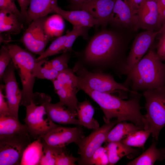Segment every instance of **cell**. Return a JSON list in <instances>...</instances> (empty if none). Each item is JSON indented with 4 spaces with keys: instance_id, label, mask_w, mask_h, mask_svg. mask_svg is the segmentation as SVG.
Returning a JSON list of instances; mask_svg holds the SVG:
<instances>
[{
    "instance_id": "44dd1931",
    "label": "cell",
    "mask_w": 165,
    "mask_h": 165,
    "mask_svg": "<svg viewBox=\"0 0 165 165\" xmlns=\"http://www.w3.org/2000/svg\"><path fill=\"white\" fill-rule=\"evenodd\" d=\"M95 109L90 102L86 99L79 102L77 109L79 126L96 130L100 128L98 121L94 118Z\"/></svg>"
},
{
    "instance_id": "f6af8a7d",
    "label": "cell",
    "mask_w": 165,
    "mask_h": 165,
    "mask_svg": "<svg viewBox=\"0 0 165 165\" xmlns=\"http://www.w3.org/2000/svg\"><path fill=\"white\" fill-rule=\"evenodd\" d=\"M87 0H86V1H87Z\"/></svg>"
},
{
    "instance_id": "484cf974",
    "label": "cell",
    "mask_w": 165,
    "mask_h": 165,
    "mask_svg": "<svg viewBox=\"0 0 165 165\" xmlns=\"http://www.w3.org/2000/svg\"><path fill=\"white\" fill-rule=\"evenodd\" d=\"M143 129V127L133 123L123 121L118 123L109 132L105 142L121 141L134 132Z\"/></svg>"
},
{
    "instance_id": "52a82bcc",
    "label": "cell",
    "mask_w": 165,
    "mask_h": 165,
    "mask_svg": "<svg viewBox=\"0 0 165 165\" xmlns=\"http://www.w3.org/2000/svg\"><path fill=\"white\" fill-rule=\"evenodd\" d=\"M52 82L54 90L60 99L57 103L67 107L68 109L77 117L79 102L76 94L79 90L77 77L73 69L68 68L60 72Z\"/></svg>"
},
{
    "instance_id": "60d3db41",
    "label": "cell",
    "mask_w": 165,
    "mask_h": 165,
    "mask_svg": "<svg viewBox=\"0 0 165 165\" xmlns=\"http://www.w3.org/2000/svg\"><path fill=\"white\" fill-rule=\"evenodd\" d=\"M159 20L161 27L165 22V0H157Z\"/></svg>"
},
{
    "instance_id": "1f68e13d",
    "label": "cell",
    "mask_w": 165,
    "mask_h": 165,
    "mask_svg": "<svg viewBox=\"0 0 165 165\" xmlns=\"http://www.w3.org/2000/svg\"><path fill=\"white\" fill-rule=\"evenodd\" d=\"M45 59L38 60L35 67L34 75L35 78L52 81L57 78L59 73L52 67H46L44 64Z\"/></svg>"
},
{
    "instance_id": "f546056e",
    "label": "cell",
    "mask_w": 165,
    "mask_h": 165,
    "mask_svg": "<svg viewBox=\"0 0 165 165\" xmlns=\"http://www.w3.org/2000/svg\"><path fill=\"white\" fill-rule=\"evenodd\" d=\"M151 134L148 130H140L131 133L121 141L131 147L142 148Z\"/></svg>"
},
{
    "instance_id": "ab89813d",
    "label": "cell",
    "mask_w": 165,
    "mask_h": 165,
    "mask_svg": "<svg viewBox=\"0 0 165 165\" xmlns=\"http://www.w3.org/2000/svg\"><path fill=\"white\" fill-rule=\"evenodd\" d=\"M156 46V53L161 59L165 61V32L162 33Z\"/></svg>"
},
{
    "instance_id": "d590c367",
    "label": "cell",
    "mask_w": 165,
    "mask_h": 165,
    "mask_svg": "<svg viewBox=\"0 0 165 165\" xmlns=\"http://www.w3.org/2000/svg\"><path fill=\"white\" fill-rule=\"evenodd\" d=\"M12 60L9 49L6 44L2 46L0 50V79L2 80V75Z\"/></svg>"
},
{
    "instance_id": "f1b7e54d",
    "label": "cell",
    "mask_w": 165,
    "mask_h": 165,
    "mask_svg": "<svg viewBox=\"0 0 165 165\" xmlns=\"http://www.w3.org/2000/svg\"><path fill=\"white\" fill-rule=\"evenodd\" d=\"M43 152L39 165H56L57 156L65 149L63 147H55L47 144L41 138Z\"/></svg>"
},
{
    "instance_id": "4316f807",
    "label": "cell",
    "mask_w": 165,
    "mask_h": 165,
    "mask_svg": "<svg viewBox=\"0 0 165 165\" xmlns=\"http://www.w3.org/2000/svg\"><path fill=\"white\" fill-rule=\"evenodd\" d=\"M109 160V165L115 164L123 157L136 151L134 149L121 141L108 143L106 147Z\"/></svg>"
},
{
    "instance_id": "ba28073f",
    "label": "cell",
    "mask_w": 165,
    "mask_h": 165,
    "mask_svg": "<svg viewBox=\"0 0 165 165\" xmlns=\"http://www.w3.org/2000/svg\"><path fill=\"white\" fill-rule=\"evenodd\" d=\"M29 134L0 137V165H19L26 148L31 142Z\"/></svg>"
},
{
    "instance_id": "cb8c5ba5",
    "label": "cell",
    "mask_w": 165,
    "mask_h": 165,
    "mask_svg": "<svg viewBox=\"0 0 165 165\" xmlns=\"http://www.w3.org/2000/svg\"><path fill=\"white\" fill-rule=\"evenodd\" d=\"M23 28V25L18 17L10 12L0 10V32L13 35L19 34Z\"/></svg>"
},
{
    "instance_id": "e0dca14e",
    "label": "cell",
    "mask_w": 165,
    "mask_h": 165,
    "mask_svg": "<svg viewBox=\"0 0 165 165\" xmlns=\"http://www.w3.org/2000/svg\"><path fill=\"white\" fill-rule=\"evenodd\" d=\"M158 35V31L146 30L136 36L127 57V74L148 52Z\"/></svg>"
},
{
    "instance_id": "ffe728a7",
    "label": "cell",
    "mask_w": 165,
    "mask_h": 165,
    "mask_svg": "<svg viewBox=\"0 0 165 165\" xmlns=\"http://www.w3.org/2000/svg\"><path fill=\"white\" fill-rule=\"evenodd\" d=\"M57 0H30L25 21L30 24L36 19L55 13L54 8L57 6Z\"/></svg>"
},
{
    "instance_id": "8d00e7d4",
    "label": "cell",
    "mask_w": 165,
    "mask_h": 165,
    "mask_svg": "<svg viewBox=\"0 0 165 165\" xmlns=\"http://www.w3.org/2000/svg\"><path fill=\"white\" fill-rule=\"evenodd\" d=\"M79 158L67 153L65 149L57 156L56 165H75Z\"/></svg>"
},
{
    "instance_id": "2e32d148",
    "label": "cell",
    "mask_w": 165,
    "mask_h": 165,
    "mask_svg": "<svg viewBox=\"0 0 165 165\" xmlns=\"http://www.w3.org/2000/svg\"><path fill=\"white\" fill-rule=\"evenodd\" d=\"M138 21L135 30L142 29L158 31L161 26L159 20L157 0H143L138 10Z\"/></svg>"
},
{
    "instance_id": "836d02e7",
    "label": "cell",
    "mask_w": 165,
    "mask_h": 165,
    "mask_svg": "<svg viewBox=\"0 0 165 165\" xmlns=\"http://www.w3.org/2000/svg\"><path fill=\"white\" fill-rule=\"evenodd\" d=\"M71 56V52H67L48 61L51 66L60 73L69 68L68 63Z\"/></svg>"
},
{
    "instance_id": "7c38bea8",
    "label": "cell",
    "mask_w": 165,
    "mask_h": 165,
    "mask_svg": "<svg viewBox=\"0 0 165 165\" xmlns=\"http://www.w3.org/2000/svg\"><path fill=\"white\" fill-rule=\"evenodd\" d=\"M51 97L42 93H35L33 102L42 105L50 119L54 123L63 124H73L79 126L77 116L71 113L64 106L57 103H51Z\"/></svg>"
},
{
    "instance_id": "5bb4252c",
    "label": "cell",
    "mask_w": 165,
    "mask_h": 165,
    "mask_svg": "<svg viewBox=\"0 0 165 165\" xmlns=\"http://www.w3.org/2000/svg\"><path fill=\"white\" fill-rule=\"evenodd\" d=\"M79 126L69 127L59 126L41 138L48 145L55 147H65L73 142L76 144L84 137L82 130Z\"/></svg>"
},
{
    "instance_id": "7bdbcfd3",
    "label": "cell",
    "mask_w": 165,
    "mask_h": 165,
    "mask_svg": "<svg viewBox=\"0 0 165 165\" xmlns=\"http://www.w3.org/2000/svg\"><path fill=\"white\" fill-rule=\"evenodd\" d=\"M142 1L143 0H130L132 8L137 13L139 6Z\"/></svg>"
},
{
    "instance_id": "ac0fdd59",
    "label": "cell",
    "mask_w": 165,
    "mask_h": 165,
    "mask_svg": "<svg viewBox=\"0 0 165 165\" xmlns=\"http://www.w3.org/2000/svg\"><path fill=\"white\" fill-rule=\"evenodd\" d=\"M138 18V13L132 8L130 0H116L108 23L118 27L134 28Z\"/></svg>"
},
{
    "instance_id": "277c9868",
    "label": "cell",
    "mask_w": 165,
    "mask_h": 165,
    "mask_svg": "<svg viewBox=\"0 0 165 165\" xmlns=\"http://www.w3.org/2000/svg\"><path fill=\"white\" fill-rule=\"evenodd\" d=\"M12 61L18 72L22 86L20 105L26 107L33 100V87L35 81L34 69L38 60L31 52L16 44L6 43Z\"/></svg>"
},
{
    "instance_id": "7402d4cb",
    "label": "cell",
    "mask_w": 165,
    "mask_h": 165,
    "mask_svg": "<svg viewBox=\"0 0 165 165\" xmlns=\"http://www.w3.org/2000/svg\"><path fill=\"white\" fill-rule=\"evenodd\" d=\"M15 134H29L27 125L12 116H0V137Z\"/></svg>"
},
{
    "instance_id": "f35d334b",
    "label": "cell",
    "mask_w": 165,
    "mask_h": 165,
    "mask_svg": "<svg viewBox=\"0 0 165 165\" xmlns=\"http://www.w3.org/2000/svg\"><path fill=\"white\" fill-rule=\"evenodd\" d=\"M4 86L0 85V116H12L10 112L7 101H6L5 97L2 93Z\"/></svg>"
},
{
    "instance_id": "9c48e42d",
    "label": "cell",
    "mask_w": 165,
    "mask_h": 165,
    "mask_svg": "<svg viewBox=\"0 0 165 165\" xmlns=\"http://www.w3.org/2000/svg\"><path fill=\"white\" fill-rule=\"evenodd\" d=\"M26 116L24 121L28 127L30 138H41L52 130L58 127L48 116L44 106L32 101L26 107Z\"/></svg>"
},
{
    "instance_id": "83f0119b",
    "label": "cell",
    "mask_w": 165,
    "mask_h": 165,
    "mask_svg": "<svg viewBox=\"0 0 165 165\" xmlns=\"http://www.w3.org/2000/svg\"><path fill=\"white\" fill-rule=\"evenodd\" d=\"M65 27L63 18L57 13L47 17L44 25L45 32L51 40L62 36Z\"/></svg>"
},
{
    "instance_id": "7a4b0ae2",
    "label": "cell",
    "mask_w": 165,
    "mask_h": 165,
    "mask_svg": "<svg viewBox=\"0 0 165 165\" xmlns=\"http://www.w3.org/2000/svg\"><path fill=\"white\" fill-rule=\"evenodd\" d=\"M83 91L100 106L104 114L105 123L111 122L113 118H117V123L130 121L136 126L143 127V119L140 104L141 95L134 94L130 99L125 101L112 94L104 93L82 88Z\"/></svg>"
},
{
    "instance_id": "6da1fadb",
    "label": "cell",
    "mask_w": 165,
    "mask_h": 165,
    "mask_svg": "<svg viewBox=\"0 0 165 165\" xmlns=\"http://www.w3.org/2000/svg\"><path fill=\"white\" fill-rule=\"evenodd\" d=\"M125 46L116 32L104 29L95 34L82 51L76 52L74 66L93 72L111 71L121 77L127 74Z\"/></svg>"
},
{
    "instance_id": "b9f144b4",
    "label": "cell",
    "mask_w": 165,
    "mask_h": 165,
    "mask_svg": "<svg viewBox=\"0 0 165 165\" xmlns=\"http://www.w3.org/2000/svg\"><path fill=\"white\" fill-rule=\"evenodd\" d=\"M20 8V12L23 20H25L30 0H16Z\"/></svg>"
},
{
    "instance_id": "5b68a950",
    "label": "cell",
    "mask_w": 165,
    "mask_h": 165,
    "mask_svg": "<svg viewBox=\"0 0 165 165\" xmlns=\"http://www.w3.org/2000/svg\"><path fill=\"white\" fill-rule=\"evenodd\" d=\"M77 76L78 87L79 90L86 88L101 92L112 94L118 92L119 97L123 99V93L129 92L132 94L138 93L129 89L124 82L119 83L113 76L104 72H93L80 67L74 66L73 68ZM125 98V97H124Z\"/></svg>"
},
{
    "instance_id": "4dcf8cb0",
    "label": "cell",
    "mask_w": 165,
    "mask_h": 165,
    "mask_svg": "<svg viewBox=\"0 0 165 165\" xmlns=\"http://www.w3.org/2000/svg\"><path fill=\"white\" fill-rule=\"evenodd\" d=\"M90 28L73 26L72 29L69 31V35L65 42L61 53L73 51L72 47L76 38L82 36L85 39H87L88 31Z\"/></svg>"
},
{
    "instance_id": "d6986e66",
    "label": "cell",
    "mask_w": 165,
    "mask_h": 165,
    "mask_svg": "<svg viewBox=\"0 0 165 165\" xmlns=\"http://www.w3.org/2000/svg\"><path fill=\"white\" fill-rule=\"evenodd\" d=\"M55 13L61 15L73 26L90 28L95 26H101V23L90 13L84 10L66 11L58 6L54 8Z\"/></svg>"
},
{
    "instance_id": "e575fe53",
    "label": "cell",
    "mask_w": 165,
    "mask_h": 165,
    "mask_svg": "<svg viewBox=\"0 0 165 165\" xmlns=\"http://www.w3.org/2000/svg\"><path fill=\"white\" fill-rule=\"evenodd\" d=\"M106 165L109 164V160L106 147L101 146L93 155L89 165Z\"/></svg>"
},
{
    "instance_id": "74e56055",
    "label": "cell",
    "mask_w": 165,
    "mask_h": 165,
    "mask_svg": "<svg viewBox=\"0 0 165 165\" xmlns=\"http://www.w3.org/2000/svg\"><path fill=\"white\" fill-rule=\"evenodd\" d=\"M0 9L13 13L18 17L20 21L23 20L20 11L18 9L14 0H0Z\"/></svg>"
},
{
    "instance_id": "30bf717a",
    "label": "cell",
    "mask_w": 165,
    "mask_h": 165,
    "mask_svg": "<svg viewBox=\"0 0 165 165\" xmlns=\"http://www.w3.org/2000/svg\"><path fill=\"white\" fill-rule=\"evenodd\" d=\"M117 123V120L105 123L77 142L76 144L79 146L78 153L80 156L78 161L79 165H89L93 155L105 142L109 132Z\"/></svg>"
},
{
    "instance_id": "8fae6325",
    "label": "cell",
    "mask_w": 165,
    "mask_h": 165,
    "mask_svg": "<svg viewBox=\"0 0 165 165\" xmlns=\"http://www.w3.org/2000/svg\"><path fill=\"white\" fill-rule=\"evenodd\" d=\"M47 16L33 20L23 33L20 41L27 50L32 53L41 55L51 41L44 29L45 21Z\"/></svg>"
},
{
    "instance_id": "603a6c76",
    "label": "cell",
    "mask_w": 165,
    "mask_h": 165,
    "mask_svg": "<svg viewBox=\"0 0 165 165\" xmlns=\"http://www.w3.org/2000/svg\"><path fill=\"white\" fill-rule=\"evenodd\" d=\"M156 142H153L150 147L139 156L129 162V165H152L156 161L165 159V149L158 148Z\"/></svg>"
},
{
    "instance_id": "3957f363",
    "label": "cell",
    "mask_w": 165,
    "mask_h": 165,
    "mask_svg": "<svg viewBox=\"0 0 165 165\" xmlns=\"http://www.w3.org/2000/svg\"><path fill=\"white\" fill-rule=\"evenodd\" d=\"M152 46L127 75L124 82L134 92L165 86V64Z\"/></svg>"
},
{
    "instance_id": "4fadbf2b",
    "label": "cell",
    "mask_w": 165,
    "mask_h": 165,
    "mask_svg": "<svg viewBox=\"0 0 165 165\" xmlns=\"http://www.w3.org/2000/svg\"><path fill=\"white\" fill-rule=\"evenodd\" d=\"M15 68L11 60L2 77L5 83L6 98L12 115L18 119V110L22 97L15 74Z\"/></svg>"
},
{
    "instance_id": "d4e9b609",
    "label": "cell",
    "mask_w": 165,
    "mask_h": 165,
    "mask_svg": "<svg viewBox=\"0 0 165 165\" xmlns=\"http://www.w3.org/2000/svg\"><path fill=\"white\" fill-rule=\"evenodd\" d=\"M43 152L41 138L35 140L27 147L23 153L21 165H39Z\"/></svg>"
},
{
    "instance_id": "9a60e30c",
    "label": "cell",
    "mask_w": 165,
    "mask_h": 165,
    "mask_svg": "<svg viewBox=\"0 0 165 165\" xmlns=\"http://www.w3.org/2000/svg\"><path fill=\"white\" fill-rule=\"evenodd\" d=\"M116 0H88L79 4L70 5L71 10H84L99 20L101 26L108 23Z\"/></svg>"
},
{
    "instance_id": "d6a6232c",
    "label": "cell",
    "mask_w": 165,
    "mask_h": 165,
    "mask_svg": "<svg viewBox=\"0 0 165 165\" xmlns=\"http://www.w3.org/2000/svg\"><path fill=\"white\" fill-rule=\"evenodd\" d=\"M68 35L69 31L65 35L55 38L44 52L37 58V60L46 59L49 57L61 53Z\"/></svg>"
},
{
    "instance_id": "8992f818",
    "label": "cell",
    "mask_w": 165,
    "mask_h": 165,
    "mask_svg": "<svg viewBox=\"0 0 165 165\" xmlns=\"http://www.w3.org/2000/svg\"><path fill=\"white\" fill-rule=\"evenodd\" d=\"M146 113L144 115V129L149 131L156 140L165 126V86L162 88L145 90Z\"/></svg>"
},
{
    "instance_id": "ee69618b",
    "label": "cell",
    "mask_w": 165,
    "mask_h": 165,
    "mask_svg": "<svg viewBox=\"0 0 165 165\" xmlns=\"http://www.w3.org/2000/svg\"><path fill=\"white\" fill-rule=\"evenodd\" d=\"M158 34L161 35L163 33L165 32V22L162 25L160 29L158 31Z\"/></svg>"
}]
</instances>
